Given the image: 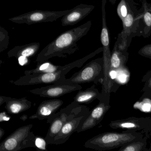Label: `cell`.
Segmentation results:
<instances>
[{
	"label": "cell",
	"instance_id": "cell-1",
	"mask_svg": "<svg viewBox=\"0 0 151 151\" xmlns=\"http://www.w3.org/2000/svg\"><path fill=\"white\" fill-rule=\"evenodd\" d=\"M91 25V21H88L61 33L39 53L36 62L46 61L54 57L67 58L75 53L79 49L78 42L87 34Z\"/></svg>",
	"mask_w": 151,
	"mask_h": 151
},
{
	"label": "cell",
	"instance_id": "cell-2",
	"mask_svg": "<svg viewBox=\"0 0 151 151\" xmlns=\"http://www.w3.org/2000/svg\"><path fill=\"white\" fill-rule=\"evenodd\" d=\"M103 47H99L94 52L81 59L76 60L64 66H62L60 68L55 72L37 75H25L21 77L16 81H10V82L17 86L62 83L66 79V75L69 71L75 68H81L88 60L91 59L96 55L103 52Z\"/></svg>",
	"mask_w": 151,
	"mask_h": 151
},
{
	"label": "cell",
	"instance_id": "cell-3",
	"mask_svg": "<svg viewBox=\"0 0 151 151\" xmlns=\"http://www.w3.org/2000/svg\"><path fill=\"white\" fill-rule=\"evenodd\" d=\"M137 137L131 133L106 132L88 139L84 146L86 148L95 150H108L130 143Z\"/></svg>",
	"mask_w": 151,
	"mask_h": 151
},
{
	"label": "cell",
	"instance_id": "cell-4",
	"mask_svg": "<svg viewBox=\"0 0 151 151\" xmlns=\"http://www.w3.org/2000/svg\"><path fill=\"white\" fill-rule=\"evenodd\" d=\"M33 124L22 126L8 136L0 144V151H19L28 147H36V136L31 131Z\"/></svg>",
	"mask_w": 151,
	"mask_h": 151
},
{
	"label": "cell",
	"instance_id": "cell-5",
	"mask_svg": "<svg viewBox=\"0 0 151 151\" xmlns=\"http://www.w3.org/2000/svg\"><path fill=\"white\" fill-rule=\"evenodd\" d=\"M128 1V13L126 17L122 21L123 29L120 33L121 41L119 47L121 49L128 48L133 37L136 36V33L139 27V22L142 18V12L141 9H138L134 0Z\"/></svg>",
	"mask_w": 151,
	"mask_h": 151
},
{
	"label": "cell",
	"instance_id": "cell-6",
	"mask_svg": "<svg viewBox=\"0 0 151 151\" xmlns=\"http://www.w3.org/2000/svg\"><path fill=\"white\" fill-rule=\"evenodd\" d=\"M89 109L86 106L77 104L74 108L60 132L54 139L53 145L64 144L68 140L74 132H76L78 126L89 114Z\"/></svg>",
	"mask_w": 151,
	"mask_h": 151
},
{
	"label": "cell",
	"instance_id": "cell-7",
	"mask_svg": "<svg viewBox=\"0 0 151 151\" xmlns=\"http://www.w3.org/2000/svg\"><path fill=\"white\" fill-rule=\"evenodd\" d=\"M102 77H104L103 58L101 57L91 61L78 72L60 83L78 84L91 82L97 83Z\"/></svg>",
	"mask_w": 151,
	"mask_h": 151
},
{
	"label": "cell",
	"instance_id": "cell-8",
	"mask_svg": "<svg viewBox=\"0 0 151 151\" xmlns=\"http://www.w3.org/2000/svg\"><path fill=\"white\" fill-rule=\"evenodd\" d=\"M70 11V9L58 11L36 10L9 18L8 20L18 24H25L31 25L54 22L67 14Z\"/></svg>",
	"mask_w": 151,
	"mask_h": 151
},
{
	"label": "cell",
	"instance_id": "cell-9",
	"mask_svg": "<svg viewBox=\"0 0 151 151\" xmlns=\"http://www.w3.org/2000/svg\"><path fill=\"white\" fill-rule=\"evenodd\" d=\"M77 103L73 101L69 105L56 112L47 120V122L50 124L49 129L46 136L45 139L47 145H53L54 139L59 133L65 123L68 119L69 116L72 112Z\"/></svg>",
	"mask_w": 151,
	"mask_h": 151
},
{
	"label": "cell",
	"instance_id": "cell-10",
	"mask_svg": "<svg viewBox=\"0 0 151 151\" xmlns=\"http://www.w3.org/2000/svg\"><path fill=\"white\" fill-rule=\"evenodd\" d=\"M82 86L78 84L69 83H56L51 85L29 90V92L44 98H59L68 93L82 89Z\"/></svg>",
	"mask_w": 151,
	"mask_h": 151
},
{
	"label": "cell",
	"instance_id": "cell-11",
	"mask_svg": "<svg viewBox=\"0 0 151 151\" xmlns=\"http://www.w3.org/2000/svg\"><path fill=\"white\" fill-rule=\"evenodd\" d=\"M93 5L81 4L78 5L70 12L63 17L61 24L63 26H73L84 19L94 9Z\"/></svg>",
	"mask_w": 151,
	"mask_h": 151
},
{
	"label": "cell",
	"instance_id": "cell-12",
	"mask_svg": "<svg viewBox=\"0 0 151 151\" xmlns=\"http://www.w3.org/2000/svg\"><path fill=\"white\" fill-rule=\"evenodd\" d=\"M106 0H101V11H102V29L101 32V42L103 48V65L109 67L111 65V53H110V38L109 32L106 21Z\"/></svg>",
	"mask_w": 151,
	"mask_h": 151
},
{
	"label": "cell",
	"instance_id": "cell-13",
	"mask_svg": "<svg viewBox=\"0 0 151 151\" xmlns=\"http://www.w3.org/2000/svg\"><path fill=\"white\" fill-rule=\"evenodd\" d=\"M108 109L105 102L100 103L89 113L86 119L81 123L77 130V133L90 129L96 126L102 120L103 116Z\"/></svg>",
	"mask_w": 151,
	"mask_h": 151
},
{
	"label": "cell",
	"instance_id": "cell-14",
	"mask_svg": "<svg viewBox=\"0 0 151 151\" xmlns=\"http://www.w3.org/2000/svg\"><path fill=\"white\" fill-rule=\"evenodd\" d=\"M64 101L59 99H52L42 101L37 109L35 114L31 116L30 119L43 120L54 114L63 105Z\"/></svg>",
	"mask_w": 151,
	"mask_h": 151
},
{
	"label": "cell",
	"instance_id": "cell-15",
	"mask_svg": "<svg viewBox=\"0 0 151 151\" xmlns=\"http://www.w3.org/2000/svg\"><path fill=\"white\" fill-rule=\"evenodd\" d=\"M141 2L142 6L140 9L143 16L136 36H142L146 38L149 37L151 34V4L148 3L146 0H143Z\"/></svg>",
	"mask_w": 151,
	"mask_h": 151
},
{
	"label": "cell",
	"instance_id": "cell-16",
	"mask_svg": "<svg viewBox=\"0 0 151 151\" xmlns=\"http://www.w3.org/2000/svg\"><path fill=\"white\" fill-rule=\"evenodd\" d=\"M40 48V43L33 42L22 46L15 47L9 51L7 53L9 58L15 57L18 59L20 57H32L36 55Z\"/></svg>",
	"mask_w": 151,
	"mask_h": 151
},
{
	"label": "cell",
	"instance_id": "cell-17",
	"mask_svg": "<svg viewBox=\"0 0 151 151\" xmlns=\"http://www.w3.org/2000/svg\"><path fill=\"white\" fill-rule=\"evenodd\" d=\"M121 41V34L119 33L111 54V68L112 69H117L122 67L128 58L129 54L127 52V49L123 50L119 47Z\"/></svg>",
	"mask_w": 151,
	"mask_h": 151
},
{
	"label": "cell",
	"instance_id": "cell-18",
	"mask_svg": "<svg viewBox=\"0 0 151 151\" xmlns=\"http://www.w3.org/2000/svg\"><path fill=\"white\" fill-rule=\"evenodd\" d=\"M32 106V102L25 98L16 99L12 98L6 102L5 108L8 113L12 114H20L29 109Z\"/></svg>",
	"mask_w": 151,
	"mask_h": 151
},
{
	"label": "cell",
	"instance_id": "cell-19",
	"mask_svg": "<svg viewBox=\"0 0 151 151\" xmlns=\"http://www.w3.org/2000/svg\"><path fill=\"white\" fill-rule=\"evenodd\" d=\"M101 93L94 86L84 91H79L74 98V101L78 104H88L96 99H99Z\"/></svg>",
	"mask_w": 151,
	"mask_h": 151
},
{
	"label": "cell",
	"instance_id": "cell-20",
	"mask_svg": "<svg viewBox=\"0 0 151 151\" xmlns=\"http://www.w3.org/2000/svg\"><path fill=\"white\" fill-rule=\"evenodd\" d=\"M62 66L55 65L51 62L46 61L38 63L36 68L33 69L25 70L24 75L26 76L30 75H37L45 73L55 72L61 68Z\"/></svg>",
	"mask_w": 151,
	"mask_h": 151
},
{
	"label": "cell",
	"instance_id": "cell-21",
	"mask_svg": "<svg viewBox=\"0 0 151 151\" xmlns=\"http://www.w3.org/2000/svg\"><path fill=\"white\" fill-rule=\"evenodd\" d=\"M9 43L8 32L2 26H0V52L7 49Z\"/></svg>",
	"mask_w": 151,
	"mask_h": 151
},
{
	"label": "cell",
	"instance_id": "cell-22",
	"mask_svg": "<svg viewBox=\"0 0 151 151\" xmlns=\"http://www.w3.org/2000/svg\"><path fill=\"white\" fill-rule=\"evenodd\" d=\"M128 1L121 0L117 7V13L122 21L126 17L128 13Z\"/></svg>",
	"mask_w": 151,
	"mask_h": 151
},
{
	"label": "cell",
	"instance_id": "cell-23",
	"mask_svg": "<svg viewBox=\"0 0 151 151\" xmlns=\"http://www.w3.org/2000/svg\"><path fill=\"white\" fill-rule=\"evenodd\" d=\"M35 144L36 148L40 150L46 151L47 149V145L45 139H44L40 136H36L35 139Z\"/></svg>",
	"mask_w": 151,
	"mask_h": 151
},
{
	"label": "cell",
	"instance_id": "cell-24",
	"mask_svg": "<svg viewBox=\"0 0 151 151\" xmlns=\"http://www.w3.org/2000/svg\"><path fill=\"white\" fill-rule=\"evenodd\" d=\"M144 144L143 143L137 142L133 143L125 146L123 148L120 149L121 151H137L142 150Z\"/></svg>",
	"mask_w": 151,
	"mask_h": 151
},
{
	"label": "cell",
	"instance_id": "cell-25",
	"mask_svg": "<svg viewBox=\"0 0 151 151\" xmlns=\"http://www.w3.org/2000/svg\"><path fill=\"white\" fill-rule=\"evenodd\" d=\"M138 53L142 56L151 59V44L143 47L139 50Z\"/></svg>",
	"mask_w": 151,
	"mask_h": 151
},
{
	"label": "cell",
	"instance_id": "cell-26",
	"mask_svg": "<svg viewBox=\"0 0 151 151\" xmlns=\"http://www.w3.org/2000/svg\"><path fill=\"white\" fill-rule=\"evenodd\" d=\"M10 118H11L10 116H9L5 112H1L0 114V122H1L9 121Z\"/></svg>",
	"mask_w": 151,
	"mask_h": 151
},
{
	"label": "cell",
	"instance_id": "cell-27",
	"mask_svg": "<svg viewBox=\"0 0 151 151\" xmlns=\"http://www.w3.org/2000/svg\"><path fill=\"white\" fill-rule=\"evenodd\" d=\"M120 127L123 128H128V129H131V128H136V124H135L132 122H125L124 123L121 124H120Z\"/></svg>",
	"mask_w": 151,
	"mask_h": 151
},
{
	"label": "cell",
	"instance_id": "cell-28",
	"mask_svg": "<svg viewBox=\"0 0 151 151\" xmlns=\"http://www.w3.org/2000/svg\"><path fill=\"white\" fill-rule=\"evenodd\" d=\"M17 60L18 61L19 64L21 65V66H24V65H26V64L29 63V60H28V58L27 57H24V56H22V57H20L17 59Z\"/></svg>",
	"mask_w": 151,
	"mask_h": 151
},
{
	"label": "cell",
	"instance_id": "cell-29",
	"mask_svg": "<svg viewBox=\"0 0 151 151\" xmlns=\"http://www.w3.org/2000/svg\"><path fill=\"white\" fill-rule=\"evenodd\" d=\"M12 98H13L4 96H0V106H2L4 103H6L9 101Z\"/></svg>",
	"mask_w": 151,
	"mask_h": 151
},
{
	"label": "cell",
	"instance_id": "cell-30",
	"mask_svg": "<svg viewBox=\"0 0 151 151\" xmlns=\"http://www.w3.org/2000/svg\"><path fill=\"white\" fill-rule=\"evenodd\" d=\"M116 73L115 70H112V71H110V73H109V76H110V77L112 79H114V78H115L116 77Z\"/></svg>",
	"mask_w": 151,
	"mask_h": 151
},
{
	"label": "cell",
	"instance_id": "cell-31",
	"mask_svg": "<svg viewBox=\"0 0 151 151\" xmlns=\"http://www.w3.org/2000/svg\"><path fill=\"white\" fill-rule=\"evenodd\" d=\"M5 133V130L3 128H0V139H1V138L3 137Z\"/></svg>",
	"mask_w": 151,
	"mask_h": 151
},
{
	"label": "cell",
	"instance_id": "cell-32",
	"mask_svg": "<svg viewBox=\"0 0 151 151\" xmlns=\"http://www.w3.org/2000/svg\"><path fill=\"white\" fill-rule=\"evenodd\" d=\"M28 116L27 114H24L22 115L21 117H20V119L22 120L23 122H25V121L28 119Z\"/></svg>",
	"mask_w": 151,
	"mask_h": 151
},
{
	"label": "cell",
	"instance_id": "cell-33",
	"mask_svg": "<svg viewBox=\"0 0 151 151\" xmlns=\"http://www.w3.org/2000/svg\"><path fill=\"white\" fill-rule=\"evenodd\" d=\"M116 0H109V1L111 2V3H113V4H114L115 2L116 1Z\"/></svg>",
	"mask_w": 151,
	"mask_h": 151
},
{
	"label": "cell",
	"instance_id": "cell-34",
	"mask_svg": "<svg viewBox=\"0 0 151 151\" xmlns=\"http://www.w3.org/2000/svg\"><path fill=\"white\" fill-rule=\"evenodd\" d=\"M150 86H151V80H150Z\"/></svg>",
	"mask_w": 151,
	"mask_h": 151
},
{
	"label": "cell",
	"instance_id": "cell-35",
	"mask_svg": "<svg viewBox=\"0 0 151 151\" xmlns=\"http://www.w3.org/2000/svg\"><path fill=\"white\" fill-rule=\"evenodd\" d=\"M138 1H142L143 0H138Z\"/></svg>",
	"mask_w": 151,
	"mask_h": 151
}]
</instances>
